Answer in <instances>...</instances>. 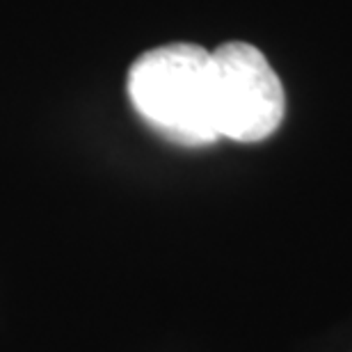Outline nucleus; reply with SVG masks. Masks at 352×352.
Here are the masks:
<instances>
[{
  "instance_id": "obj_1",
  "label": "nucleus",
  "mask_w": 352,
  "mask_h": 352,
  "mask_svg": "<svg viewBox=\"0 0 352 352\" xmlns=\"http://www.w3.org/2000/svg\"><path fill=\"white\" fill-rule=\"evenodd\" d=\"M126 87L138 115L163 138L183 146L220 140L206 48L179 41L146 51L133 62Z\"/></svg>"
},
{
  "instance_id": "obj_2",
  "label": "nucleus",
  "mask_w": 352,
  "mask_h": 352,
  "mask_svg": "<svg viewBox=\"0 0 352 352\" xmlns=\"http://www.w3.org/2000/svg\"><path fill=\"white\" fill-rule=\"evenodd\" d=\"M220 138L252 144L270 138L286 112L279 76L256 46L227 41L210 53Z\"/></svg>"
}]
</instances>
